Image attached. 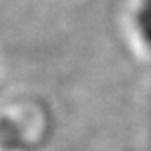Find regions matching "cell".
I'll return each mask as SVG.
<instances>
[{"label": "cell", "mask_w": 151, "mask_h": 151, "mask_svg": "<svg viewBox=\"0 0 151 151\" xmlns=\"http://www.w3.org/2000/svg\"><path fill=\"white\" fill-rule=\"evenodd\" d=\"M136 29L139 32V37L146 44V47L151 49V0H141L139 7L134 15Z\"/></svg>", "instance_id": "1"}]
</instances>
